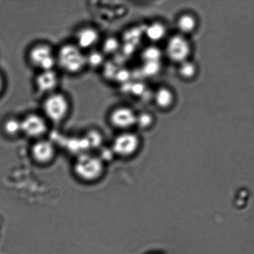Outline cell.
Returning <instances> with one entry per match:
<instances>
[{
    "label": "cell",
    "mask_w": 254,
    "mask_h": 254,
    "mask_svg": "<svg viewBox=\"0 0 254 254\" xmlns=\"http://www.w3.org/2000/svg\"><path fill=\"white\" fill-rule=\"evenodd\" d=\"M56 64L67 73L79 74L87 66L86 54L75 43L65 44L56 52Z\"/></svg>",
    "instance_id": "6da1fadb"
},
{
    "label": "cell",
    "mask_w": 254,
    "mask_h": 254,
    "mask_svg": "<svg viewBox=\"0 0 254 254\" xmlns=\"http://www.w3.org/2000/svg\"><path fill=\"white\" fill-rule=\"evenodd\" d=\"M75 175L85 183H94L103 176L105 165L100 157L93 154H80L74 164Z\"/></svg>",
    "instance_id": "7a4b0ae2"
},
{
    "label": "cell",
    "mask_w": 254,
    "mask_h": 254,
    "mask_svg": "<svg viewBox=\"0 0 254 254\" xmlns=\"http://www.w3.org/2000/svg\"><path fill=\"white\" fill-rule=\"evenodd\" d=\"M71 107L69 99L66 94L55 92L46 96L42 103L43 116L48 123L60 124L66 120Z\"/></svg>",
    "instance_id": "3957f363"
},
{
    "label": "cell",
    "mask_w": 254,
    "mask_h": 254,
    "mask_svg": "<svg viewBox=\"0 0 254 254\" xmlns=\"http://www.w3.org/2000/svg\"><path fill=\"white\" fill-rule=\"evenodd\" d=\"M27 59L31 65L39 71L54 69L57 66L56 52L51 45L39 42L29 50Z\"/></svg>",
    "instance_id": "277c9868"
},
{
    "label": "cell",
    "mask_w": 254,
    "mask_h": 254,
    "mask_svg": "<svg viewBox=\"0 0 254 254\" xmlns=\"http://www.w3.org/2000/svg\"><path fill=\"white\" fill-rule=\"evenodd\" d=\"M21 122L22 134L35 141L44 138L48 131V121L43 115L30 113L21 119Z\"/></svg>",
    "instance_id": "5b68a950"
},
{
    "label": "cell",
    "mask_w": 254,
    "mask_h": 254,
    "mask_svg": "<svg viewBox=\"0 0 254 254\" xmlns=\"http://www.w3.org/2000/svg\"><path fill=\"white\" fill-rule=\"evenodd\" d=\"M30 153L35 163L40 165H47L51 163L56 157V146L48 139H40L32 144Z\"/></svg>",
    "instance_id": "8992f818"
},
{
    "label": "cell",
    "mask_w": 254,
    "mask_h": 254,
    "mask_svg": "<svg viewBox=\"0 0 254 254\" xmlns=\"http://www.w3.org/2000/svg\"><path fill=\"white\" fill-rule=\"evenodd\" d=\"M191 47L188 40L182 36L171 37L166 47V53L170 61L181 64L188 61Z\"/></svg>",
    "instance_id": "52a82bcc"
},
{
    "label": "cell",
    "mask_w": 254,
    "mask_h": 254,
    "mask_svg": "<svg viewBox=\"0 0 254 254\" xmlns=\"http://www.w3.org/2000/svg\"><path fill=\"white\" fill-rule=\"evenodd\" d=\"M60 77L55 69L39 71L34 79L35 88L45 96L58 91Z\"/></svg>",
    "instance_id": "ba28073f"
},
{
    "label": "cell",
    "mask_w": 254,
    "mask_h": 254,
    "mask_svg": "<svg viewBox=\"0 0 254 254\" xmlns=\"http://www.w3.org/2000/svg\"><path fill=\"white\" fill-rule=\"evenodd\" d=\"M137 115L128 107L114 109L109 116L111 125L118 129H128L136 124Z\"/></svg>",
    "instance_id": "9c48e42d"
},
{
    "label": "cell",
    "mask_w": 254,
    "mask_h": 254,
    "mask_svg": "<svg viewBox=\"0 0 254 254\" xmlns=\"http://www.w3.org/2000/svg\"><path fill=\"white\" fill-rule=\"evenodd\" d=\"M75 44L84 52L92 51L100 41V34L93 26H84L76 32Z\"/></svg>",
    "instance_id": "30bf717a"
},
{
    "label": "cell",
    "mask_w": 254,
    "mask_h": 254,
    "mask_svg": "<svg viewBox=\"0 0 254 254\" xmlns=\"http://www.w3.org/2000/svg\"><path fill=\"white\" fill-rule=\"evenodd\" d=\"M138 146L139 139L135 134L124 133L114 139L112 149L119 156H128L136 151Z\"/></svg>",
    "instance_id": "8fae6325"
},
{
    "label": "cell",
    "mask_w": 254,
    "mask_h": 254,
    "mask_svg": "<svg viewBox=\"0 0 254 254\" xmlns=\"http://www.w3.org/2000/svg\"><path fill=\"white\" fill-rule=\"evenodd\" d=\"M155 101L157 105L161 109L170 108L174 101L173 92L167 88L159 89L155 94Z\"/></svg>",
    "instance_id": "7c38bea8"
},
{
    "label": "cell",
    "mask_w": 254,
    "mask_h": 254,
    "mask_svg": "<svg viewBox=\"0 0 254 254\" xmlns=\"http://www.w3.org/2000/svg\"><path fill=\"white\" fill-rule=\"evenodd\" d=\"M2 127V130L7 136L16 137L22 134L21 119L15 117H9L5 119Z\"/></svg>",
    "instance_id": "4fadbf2b"
},
{
    "label": "cell",
    "mask_w": 254,
    "mask_h": 254,
    "mask_svg": "<svg viewBox=\"0 0 254 254\" xmlns=\"http://www.w3.org/2000/svg\"><path fill=\"white\" fill-rule=\"evenodd\" d=\"M197 22L195 17L190 14L181 15L177 21V27L183 34H189L195 29Z\"/></svg>",
    "instance_id": "5bb4252c"
},
{
    "label": "cell",
    "mask_w": 254,
    "mask_h": 254,
    "mask_svg": "<svg viewBox=\"0 0 254 254\" xmlns=\"http://www.w3.org/2000/svg\"><path fill=\"white\" fill-rule=\"evenodd\" d=\"M145 34L149 40L153 42L161 41L166 36V29L164 24L155 22L151 24L145 30Z\"/></svg>",
    "instance_id": "9a60e30c"
},
{
    "label": "cell",
    "mask_w": 254,
    "mask_h": 254,
    "mask_svg": "<svg viewBox=\"0 0 254 254\" xmlns=\"http://www.w3.org/2000/svg\"><path fill=\"white\" fill-rule=\"evenodd\" d=\"M86 65L92 68H98L103 64L104 62V54L102 52L92 50L89 52L88 54H86Z\"/></svg>",
    "instance_id": "2e32d148"
},
{
    "label": "cell",
    "mask_w": 254,
    "mask_h": 254,
    "mask_svg": "<svg viewBox=\"0 0 254 254\" xmlns=\"http://www.w3.org/2000/svg\"><path fill=\"white\" fill-rule=\"evenodd\" d=\"M197 68L193 62L186 61L180 64L178 72L182 78L189 79L193 78L196 75Z\"/></svg>",
    "instance_id": "e0dca14e"
},
{
    "label": "cell",
    "mask_w": 254,
    "mask_h": 254,
    "mask_svg": "<svg viewBox=\"0 0 254 254\" xmlns=\"http://www.w3.org/2000/svg\"><path fill=\"white\" fill-rule=\"evenodd\" d=\"M161 57L160 50L156 47H149L144 51L143 57L147 62H159Z\"/></svg>",
    "instance_id": "ac0fdd59"
},
{
    "label": "cell",
    "mask_w": 254,
    "mask_h": 254,
    "mask_svg": "<svg viewBox=\"0 0 254 254\" xmlns=\"http://www.w3.org/2000/svg\"><path fill=\"white\" fill-rule=\"evenodd\" d=\"M119 47L118 40L114 37H109L104 42L103 46V53L104 56L107 54H112L115 52Z\"/></svg>",
    "instance_id": "d6986e66"
},
{
    "label": "cell",
    "mask_w": 254,
    "mask_h": 254,
    "mask_svg": "<svg viewBox=\"0 0 254 254\" xmlns=\"http://www.w3.org/2000/svg\"><path fill=\"white\" fill-rule=\"evenodd\" d=\"M154 118L151 114L143 113L137 116L136 124L141 128H147L153 124Z\"/></svg>",
    "instance_id": "ffe728a7"
},
{
    "label": "cell",
    "mask_w": 254,
    "mask_h": 254,
    "mask_svg": "<svg viewBox=\"0 0 254 254\" xmlns=\"http://www.w3.org/2000/svg\"><path fill=\"white\" fill-rule=\"evenodd\" d=\"M145 73L148 75H153L156 74L160 69V64L159 62H147L144 67Z\"/></svg>",
    "instance_id": "44dd1931"
},
{
    "label": "cell",
    "mask_w": 254,
    "mask_h": 254,
    "mask_svg": "<svg viewBox=\"0 0 254 254\" xmlns=\"http://www.w3.org/2000/svg\"><path fill=\"white\" fill-rule=\"evenodd\" d=\"M4 79L3 76L0 73V95H1L2 91L4 90Z\"/></svg>",
    "instance_id": "7402d4cb"
}]
</instances>
